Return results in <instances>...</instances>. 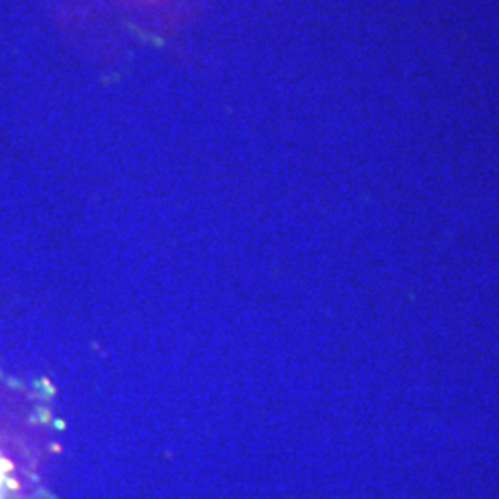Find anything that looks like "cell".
Instances as JSON below:
<instances>
[{"label":"cell","instance_id":"6da1fadb","mask_svg":"<svg viewBox=\"0 0 499 499\" xmlns=\"http://www.w3.org/2000/svg\"><path fill=\"white\" fill-rule=\"evenodd\" d=\"M0 483H2V475H0Z\"/></svg>","mask_w":499,"mask_h":499}]
</instances>
